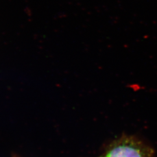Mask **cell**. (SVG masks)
Here are the masks:
<instances>
[{
    "label": "cell",
    "mask_w": 157,
    "mask_h": 157,
    "mask_svg": "<svg viewBox=\"0 0 157 157\" xmlns=\"http://www.w3.org/2000/svg\"><path fill=\"white\" fill-rule=\"evenodd\" d=\"M152 149L133 136H123L112 141L98 157H152Z\"/></svg>",
    "instance_id": "cell-1"
}]
</instances>
